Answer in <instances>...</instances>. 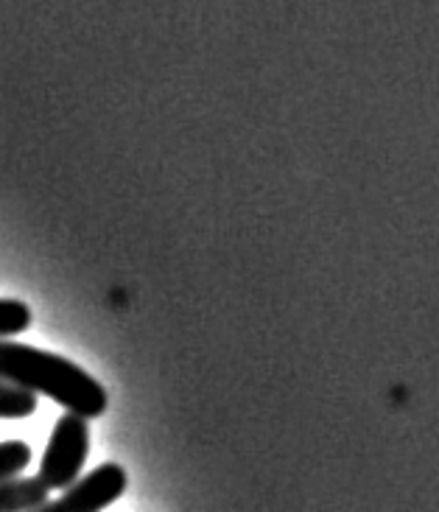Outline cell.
<instances>
[{
    "instance_id": "obj_3",
    "label": "cell",
    "mask_w": 439,
    "mask_h": 512,
    "mask_svg": "<svg viewBox=\"0 0 439 512\" xmlns=\"http://www.w3.org/2000/svg\"><path fill=\"white\" fill-rule=\"evenodd\" d=\"M126 487H129V476L124 468L107 462L82 476L76 485H70L59 499L42 504L40 510L34 512H101L121 499Z\"/></svg>"
},
{
    "instance_id": "obj_1",
    "label": "cell",
    "mask_w": 439,
    "mask_h": 512,
    "mask_svg": "<svg viewBox=\"0 0 439 512\" xmlns=\"http://www.w3.org/2000/svg\"><path fill=\"white\" fill-rule=\"evenodd\" d=\"M0 381L34 395H48L54 403L65 406L70 415L84 420L101 417L110 403L107 389L76 361L12 339H0Z\"/></svg>"
},
{
    "instance_id": "obj_7",
    "label": "cell",
    "mask_w": 439,
    "mask_h": 512,
    "mask_svg": "<svg viewBox=\"0 0 439 512\" xmlns=\"http://www.w3.org/2000/svg\"><path fill=\"white\" fill-rule=\"evenodd\" d=\"M31 325V308L20 300H0V339H12L17 333L28 331Z\"/></svg>"
},
{
    "instance_id": "obj_6",
    "label": "cell",
    "mask_w": 439,
    "mask_h": 512,
    "mask_svg": "<svg viewBox=\"0 0 439 512\" xmlns=\"http://www.w3.org/2000/svg\"><path fill=\"white\" fill-rule=\"evenodd\" d=\"M28 462H31V448H28V443H23V440L0 443V482L17 479L28 468Z\"/></svg>"
},
{
    "instance_id": "obj_4",
    "label": "cell",
    "mask_w": 439,
    "mask_h": 512,
    "mask_svg": "<svg viewBox=\"0 0 439 512\" xmlns=\"http://www.w3.org/2000/svg\"><path fill=\"white\" fill-rule=\"evenodd\" d=\"M48 487L37 476L0 482V512H34L48 504Z\"/></svg>"
},
{
    "instance_id": "obj_5",
    "label": "cell",
    "mask_w": 439,
    "mask_h": 512,
    "mask_svg": "<svg viewBox=\"0 0 439 512\" xmlns=\"http://www.w3.org/2000/svg\"><path fill=\"white\" fill-rule=\"evenodd\" d=\"M37 412V395L26 389L12 387L6 381H0V417L3 420H20Z\"/></svg>"
},
{
    "instance_id": "obj_2",
    "label": "cell",
    "mask_w": 439,
    "mask_h": 512,
    "mask_svg": "<svg viewBox=\"0 0 439 512\" xmlns=\"http://www.w3.org/2000/svg\"><path fill=\"white\" fill-rule=\"evenodd\" d=\"M87 454H90V426L84 417L68 412L56 420L48 448L42 454L37 479L48 490H68L82 479Z\"/></svg>"
}]
</instances>
